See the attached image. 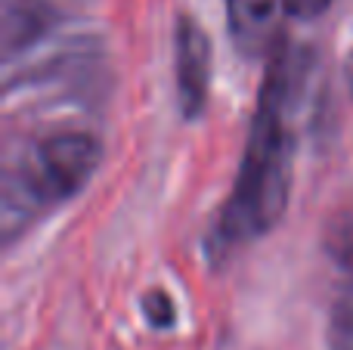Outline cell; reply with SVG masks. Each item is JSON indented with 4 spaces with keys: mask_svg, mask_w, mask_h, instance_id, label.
I'll list each match as a JSON object with an SVG mask.
<instances>
[{
    "mask_svg": "<svg viewBox=\"0 0 353 350\" xmlns=\"http://www.w3.org/2000/svg\"><path fill=\"white\" fill-rule=\"evenodd\" d=\"M292 74L285 62H276L261 93L245 158L239 167L232 196L220 214V239L226 245L251 242L279 223L288 205L294 165V134H292Z\"/></svg>",
    "mask_w": 353,
    "mask_h": 350,
    "instance_id": "obj_1",
    "label": "cell"
},
{
    "mask_svg": "<svg viewBox=\"0 0 353 350\" xmlns=\"http://www.w3.org/2000/svg\"><path fill=\"white\" fill-rule=\"evenodd\" d=\"M99 165V143L84 130H59L31 146L6 189H19L22 208H50L78 196Z\"/></svg>",
    "mask_w": 353,
    "mask_h": 350,
    "instance_id": "obj_2",
    "label": "cell"
},
{
    "mask_svg": "<svg viewBox=\"0 0 353 350\" xmlns=\"http://www.w3.org/2000/svg\"><path fill=\"white\" fill-rule=\"evenodd\" d=\"M174 72H176V99L189 118L199 115L208 99L211 84V41L195 25L183 16L174 31Z\"/></svg>",
    "mask_w": 353,
    "mask_h": 350,
    "instance_id": "obj_3",
    "label": "cell"
},
{
    "mask_svg": "<svg viewBox=\"0 0 353 350\" xmlns=\"http://www.w3.org/2000/svg\"><path fill=\"white\" fill-rule=\"evenodd\" d=\"M285 12L282 0H226L230 37L242 56H261L273 47L279 16Z\"/></svg>",
    "mask_w": 353,
    "mask_h": 350,
    "instance_id": "obj_4",
    "label": "cell"
},
{
    "mask_svg": "<svg viewBox=\"0 0 353 350\" xmlns=\"http://www.w3.org/2000/svg\"><path fill=\"white\" fill-rule=\"evenodd\" d=\"M146 316H149V322H152V326H159V329L171 326L174 304L168 301V295H161V291H152V295L146 298Z\"/></svg>",
    "mask_w": 353,
    "mask_h": 350,
    "instance_id": "obj_5",
    "label": "cell"
},
{
    "mask_svg": "<svg viewBox=\"0 0 353 350\" xmlns=\"http://www.w3.org/2000/svg\"><path fill=\"white\" fill-rule=\"evenodd\" d=\"M292 19H319L332 6V0H282Z\"/></svg>",
    "mask_w": 353,
    "mask_h": 350,
    "instance_id": "obj_6",
    "label": "cell"
},
{
    "mask_svg": "<svg viewBox=\"0 0 353 350\" xmlns=\"http://www.w3.org/2000/svg\"><path fill=\"white\" fill-rule=\"evenodd\" d=\"M350 87H353V62H350Z\"/></svg>",
    "mask_w": 353,
    "mask_h": 350,
    "instance_id": "obj_7",
    "label": "cell"
}]
</instances>
